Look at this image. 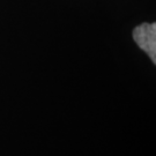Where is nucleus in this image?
I'll use <instances>...</instances> for the list:
<instances>
[{
  "label": "nucleus",
  "mask_w": 156,
  "mask_h": 156,
  "mask_svg": "<svg viewBox=\"0 0 156 156\" xmlns=\"http://www.w3.org/2000/svg\"><path fill=\"white\" fill-rule=\"evenodd\" d=\"M133 38L140 49L147 52L153 62H156V24L142 23L133 30Z\"/></svg>",
  "instance_id": "obj_1"
}]
</instances>
